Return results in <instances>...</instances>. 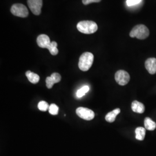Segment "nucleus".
I'll return each mask as SVG.
<instances>
[{
  "mask_svg": "<svg viewBox=\"0 0 156 156\" xmlns=\"http://www.w3.org/2000/svg\"><path fill=\"white\" fill-rule=\"evenodd\" d=\"M37 42L40 48H46L49 50L51 55L56 56L58 53V50L57 48V42L55 41L51 42L50 38L48 35L45 34L39 35L37 39Z\"/></svg>",
  "mask_w": 156,
  "mask_h": 156,
  "instance_id": "f257e3e1",
  "label": "nucleus"
},
{
  "mask_svg": "<svg viewBox=\"0 0 156 156\" xmlns=\"http://www.w3.org/2000/svg\"><path fill=\"white\" fill-rule=\"evenodd\" d=\"M94 62V55L90 52H85L79 58L78 66L82 71H87L91 67Z\"/></svg>",
  "mask_w": 156,
  "mask_h": 156,
  "instance_id": "f03ea898",
  "label": "nucleus"
},
{
  "mask_svg": "<svg viewBox=\"0 0 156 156\" xmlns=\"http://www.w3.org/2000/svg\"><path fill=\"white\" fill-rule=\"evenodd\" d=\"M77 29L82 33L90 34L94 33L97 31L98 26L94 22L84 20L78 23Z\"/></svg>",
  "mask_w": 156,
  "mask_h": 156,
  "instance_id": "7ed1b4c3",
  "label": "nucleus"
},
{
  "mask_svg": "<svg viewBox=\"0 0 156 156\" xmlns=\"http://www.w3.org/2000/svg\"><path fill=\"white\" fill-rule=\"evenodd\" d=\"M149 35V30L144 24H138L132 29L129 33L131 38H136L139 39H144Z\"/></svg>",
  "mask_w": 156,
  "mask_h": 156,
  "instance_id": "20e7f679",
  "label": "nucleus"
},
{
  "mask_svg": "<svg viewBox=\"0 0 156 156\" xmlns=\"http://www.w3.org/2000/svg\"><path fill=\"white\" fill-rule=\"evenodd\" d=\"M12 13L20 17H26L28 16V11L26 6L22 4H15L11 8Z\"/></svg>",
  "mask_w": 156,
  "mask_h": 156,
  "instance_id": "39448f33",
  "label": "nucleus"
},
{
  "mask_svg": "<svg viewBox=\"0 0 156 156\" xmlns=\"http://www.w3.org/2000/svg\"><path fill=\"white\" fill-rule=\"evenodd\" d=\"M76 113L79 117L86 120H91L94 118V112L87 108L79 107L76 110Z\"/></svg>",
  "mask_w": 156,
  "mask_h": 156,
  "instance_id": "423d86ee",
  "label": "nucleus"
},
{
  "mask_svg": "<svg viewBox=\"0 0 156 156\" xmlns=\"http://www.w3.org/2000/svg\"><path fill=\"white\" fill-rule=\"evenodd\" d=\"M115 80L117 83L120 86H125L128 83L130 79L129 75L124 70H119L115 73Z\"/></svg>",
  "mask_w": 156,
  "mask_h": 156,
  "instance_id": "0eeeda50",
  "label": "nucleus"
},
{
  "mask_svg": "<svg viewBox=\"0 0 156 156\" xmlns=\"http://www.w3.org/2000/svg\"><path fill=\"white\" fill-rule=\"evenodd\" d=\"M27 4L31 11L35 15H39L43 5L42 0H27Z\"/></svg>",
  "mask_w": 156,
  "mask_h": 156,
  "instance_id": "6e6552de",
  "label": "nucleus"
},
{
  "mask_svg": "<svg viewBox=\"0 0 156 156\" xmlns=\"http://www.w3.org/2000/svg\"><path fill=\"white\" fill-rule=\"evenodd\" d=\"M61 79L62 77L59 73H52L50 76L47 77L46 79V87L49 89H51L54 84L58 83L59 82H60Z\"/></svg>",
  "mask_w": 156,
  "mask_h": 156,
  "instance_id": "1a4fd4ad",
  "label": "nucleus"
},
{
  "mask_svg": "<svg viewBox=\"0 0 156 156\" xmlns=\"http://www.w3.org/2000/svg\"><path fill=\"white\" fill-rule=\"evenodd\" d=\"M145 68L148 73L151 75L156 73V58H149L145 62Z\"/></svg>",
  "mask_w": 156,
  "mask_h": 156,
  "instance_id": "9d476101",
  "label": "nucleus"
},
{
  "mask_svg": "<svg viewBox=\"0 0 156 156\" xmlns=\"http://www.w3.org/2000/svg\"><path fill=\"white\" fill-rule=\"evenodd\" d=\"M131 109L133 111L138 113H143L145 112V106L141 102L137 101H134L131 104Z\"/></svg>",
  "mask_w": 156,
  "mask_h": 156,
  "instance_id": "9b49d317",
  "label": "nucleus"
},
{
  "mask_svg": "<svg viewBox=\"0 0 156 156\" xmlns=\"http://www.w3.org/2000/svg\"><path fill=\"white\" fill-rule=\"evenodd\" d=\"M120 113V109L117 108L112 112H109L105 116V120L109 123H113L115 122L116 117Z\"/></svg>",
  "mask_w": 156,
  "mask_h": 156,
  "instance_id": "f8f14e48",
  "label": "nucleus"
},
{
  "mask_svg": "<svg viewBox=\"0 0 156 156\" xmlns=\"http://www.w3.org/2000/svg\"><path fill=\"white\" fill-rule=\"evenodd\" d=\"M26 76H27L28 80L33 84L37 83L40 79L38 75H37V73H32L30 71H27L26 73Z\"/></svg>",
  "mask_w": 156,
  "mask_h": 156,
  "instance_id": "ddd939ff",
  "label": "nucleus"
},
{
  "mask_svg": "<svg viewBox=\"0 0 156 156\" xmlns=\"http://www.w3.org/2000/svg\"><path fill=\"white\" fill-rule=\"evenodd\" d=\"M144 125H145V129L149 131H153L156 128V123L154 121H153L149 117L145 118Z\"/></svg>",
  "mask_w": 156,
  "mask_h": 156,
  "instance_id": "4468645a",
  "label": "nucleus"
},
{
  "mask_svg": "<svg viewBox=\"0 0 156 156\" xmlns=\"http://www.w3.org/2000/svg\"><path fill=\"white\" fill-rule=\"evenodd\" d=\"M135 138L139 140H144L146 135V129L143 127H138L135 129Z\"/></svg>",
  "mask_w": 156,
  "mask_h": 156,
  "instance_id": "2eb2a0df",
  "label": "nucleus"
},
{
  "mask_svg": "<svg viewBox=\"0 0 156 156\" xmlns=\"http://www.w3.org/2000/svg\"><path fill=\"white\" fill-rule=\"evenodd\" d=\"M90 88L88 86H84L83 87H82L81 89L78 90L76 92V96L78 98H81L84 95L86 94V93H87L89 91Z\"/></svg>",
  "mask_w": 156,
  "mask_h": 156,
  "instance_id": "dca6fc26",
  "label": "nucleus"
},
{
  "mask_svg": "<svg viewBox=\"0 0 156 156\" xmlns=\"http://www.w3.org/2000/svg\"><path fill=\"white\" fill-rule=\"evenodd\" d=\"M38 108L40 111L45 112L48 111L49 108V106L48 104L44 101H40L38 104Z\"/></svg>",
  "mask_w": 156,
  "mask_h": 156,
  "instance_id": "f3484780",
  "label": "nucleus"
},
{
  "mask_svg": "<svg viewBox=\"0 0 156 156\" xmlns=\"http://www.w3.org/2000/svg\"><path fill=\"white\" fill-rule=\"evenodd\" d=\"M58 107L56 104H52L49 106V112L52 115H57L58 113Z\"/></svg>",
  "mask_w": 156,
  "mask_h": 156,
  "instance_id": "a211bd4d",
  "label": "nucleus"
},
{
  "mask_svg": "<svg viewBox=\"0 0 156 156\" xmlns=\"http://www.w3.org/2000/svg\"><path fill=\"white\" fill-rule=\"evenodd\" d=\"M141 1L142 0H127L126 3L128 6H131L140 4Z\"/></svg>",
  "mask_w": 156,
  "mask_h": 156,
  "instance_id": "6ab92c4d",
  "label": "nucleus"
},
{
  "mask_svg": "<svg viewBox=\"0 0 156 156\" xmlns=\"http://www.w3.org/2000/svg\"><path fill=\"white\" fill-rule=\"evenodd\" d=\"M101 0H82V2L84 5H87L93 2H100Z\"/></svg>",
  "mask_w": 156,
  "mask_h": 156,
  "instance_id": "aec40b11",
  "label": "nucleus"
}]
</instances>
